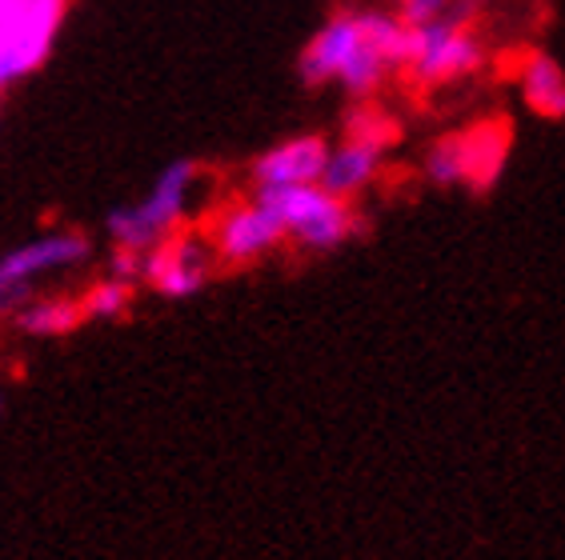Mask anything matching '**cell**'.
Segmentation results:
<instances>
[{
    "instance_id": "6da1fadb",
    "label": "cell",
    "mask_w": 565,
    "mask_h": 560,
    "mask_svg": "<svg viewBox=\"0 0 565 560\" xmlns=\"http://www.w3.org/2000/svg\"><path fill=\"white\" fill-rule=\"evenodd\" d=\"M409 24L397 12L345 9L333 12L301 53V80L341 88L349 97H373L393 73H402Z\"/></svg>"
},
{
    "instance_id": "7a4b0ae2",
    "label": "cell",
    "mask_w": 565,
    "mask_h": 560,
    "mask_svg": "<svg viewBox=\"0 0 565 560\" xmlns=\"http://www.w3.org/2000/svg\"><path fill=\"white\" fill-rule=\"evenodd\" d=\"M196 184H201V169L193 161L164 164L157 181L132 205H120L109 213L105 233H109L113 248L149 252L164 237H173L177 228H185V216L196 201Z\"/></svg>"
},
{
    "instance_id": "3957f363",
    "label": "cell",
    "mask_w": 565,
    "mask_h": 560,
    "mask_svg": "<svg viewBox=\"0 0 565 560\" xmlns=\"http://www.w3.org/2000/svg\"><path fill=\"white\" fill-rule=\"evenodd\" d=\"M257 193V189H253ZM273 205L285 228V245L301 252H333L361 233V216L353 201L329 193L326 184H297V189H273L262 193Z\"/></svg>"
},
{
    "instance_id": "277c9868",
    "label": "cell",
    "mask_w": 565,
    "mask_h": 560,
    "mask_svg": "<svg viewBox=\"0 0 565 560\" xmlns=\"http://www.w3.org/2000/svg\"><path fill=\"white\" fill-rule=\"evenodd\" d=\"M469 12L473 9H457L454 17H441V21L409 29V49H405L402 73L414 85L441 88L481 73V65H486V44L469 29Z\"/></svg>"
},
{
    "instance_id": "5b68a950",
    "label": "cell",
    "mask_w": 565,
    "mask_h": 560,
    "mask_svg": "<svg viewBox=\"0 0 565 560\" xmlns=\"http://www.w3.org/2000/svg\"><path fill=\"white\" fill-rule=\"evenodd\" d=\"M510 161V129L481 120L473 129L437 137L425 149L422 173L437 189H490Z\"/></svg>"
},
{
    "instance_id": "8992f818",
    "label": "cell",
    "mask_w": 565,
    "mask_h": 560,
    "mask_svg": "<svg viewBox=\"0 0 565 560\" xmlns=\"http://www.w3.org/2000/svg\"><path fill=\"white\" fill-rule=\"evenodd\" d=\"M68 0H0V93L49 61Z\"/></svg>"
},
{
    "instance_id": "52a82bcc",
    "label": "cell",
    "mask_w": 565,
    "mask_h": 560,
    "mask_svg": "<svg viewBox=\"0 0 565 560\" xmlns=\"http://www.w3.org/2000/svg\"><path fill=\"white\" fill-rule=\"evenodd\" d=\"M88 252H93V245H88V237L76 233V228L41 233V237L24 240V245H12L9 252H0V321H9V316L33 297L44 277L85 265Z\"/></svg>"
},
{
    "instance_id": "ba28073f",
    "label": "cell",
    "mask_w": 565,
    "mask_h": 560,
    "mask_svg": "<svg viewBox=\"0 0 565 560\" xmlns=\"http://www.w3.org/2000/svg\"><path fill=\"white\" fill-rule=\"evenodd\" d=\"M205 240L213 248L217 265L225 269H249L257 260L273 257L285 245V228L262 193L228 201L213 213L205 228Z\"/></svg>"
},
{
    "instance_id": "9c48e42d",
    "label": "cell",
    "mask_w": 565,
    "mask_h": 560,
    "mask_svg": "<svg viewBox=\"0 0 565 560\" xmlns=\"http://www.w3.org/2000/svg\"><path fill=\"white\" fill-rule=\"evenodd\" d=\"M213 269H217V257H213L205 233L177 228L173 237H164L161 245L145 252L141 284H149L164 301H189L205 289Z\"/></svg>"
},
{
    "instance_id": "30bf717a",
    "label": "cell",
    "mask_w": 565,
    "mask_h": 560,
    "mask_svg": "<svg viewBox=\"0 0 565 560\" xmlns=\"http://www.w3.org/2000/svg\"><path fill=\"white\" fill-rule=\"evenodd\" d=\"M385 152H390V132L381 125H353L341 144H329L321 184L345 201H358L385 169Z\"/></svg>"
},
{
    "instance_id": "8fae6325",
    "label": "cell",
    "mask_w": 565,
    "mask_h": 560,
    "mask_svg": "<svg viewBox=\"0 0 565 560\" xmlns=\"http://www.w3.org/2000/svg\"><path fill=\"white\" fill-rule=\"evenodd\" d=\"M329 161V140L321 132H297L253 157L249 176L257 193H273V189H297V184H321Z\"/></svg>"
},
{
    "instance_id": "7c38bea8",
    "label": "cell",
    "mask_w": 565,
    "mask_h": 560,
    "mask_svg": "<svg viewBox=\"0 0 565 560\" xmlns=\"http://www.w3.org/2000/svg\"><path fill=\"white\" fill-rule=\"evenodd\" d=\"M518 93L525 108L542 120L565 117V68L550 53H525L518 61Z\"/></svg>"
},
{
    "instance_id": "4fadbf2b",
    "label": "cell",
    "mask_w": 565,
    "mask_h": 560,
    "mask_svg": "<svg viewBox=\"0 0 565 560\" xmlns=\"http://www.w3.org/2000/svg\"><path fill=\"white\" fill-rule=\"evenodd\" d=\"M9 321L17 333L33 336V341H56V336H68L85 324V309H81V297H41V292H33Z\"/></svg>"
},
{
    "instance_id": "5bb4252c",
    "label": "cell",
    "mask_w": 565,
    "mask_h": 560,
    "mask_svg": "<svg viewBox=\"0 0 565 560\" xmlns=\"http://www.w3.org/2000/svg\"><path fill=\"white\" fill-rule=\"evenodd\" d=\"M132 297H137V284H132V280H120V277H113V272H105L97 284H88V289L81 292L85 321H120V316H129Z\"/></svg>"
},
{
    "instance_id": "9a60e30c",
    "label": "cell",
    "mask_w": 565,
    "mask_h": 560,
    "mask_svg": "<svg viewBox=\"0 0 565 560\" xmlns=\"http://www.w3.org/2000/svg\"><path fill=\"white\" fill-rule=\"evenodd\" d=\"M457 9H473V4H469V0H393V12H397L409 29L441 21V17H454Z\"/></svg>"
},
{
    "instance_id": "2e32d148",
    "label": "cell",
    "mask_w": 565,
    "mask_h": 560,
    "mask_svg": "<svg viewBox=\"0 0 565 560\" xmlns=\"http://www.w3.org/2000/svg\"><path fill=\"white\" fill-rule=\"evenodd\" d=\"M469 4H473V9H478V4H490V0H469Z\"/></svg>"
},
{
    "instance_id": "e0dca14e",
    "label": "cell",
    "mask_w": 565,
    "mask_h": 560,
    "mask_svg": "<svg viewBox=\"0 0 565 560\" xmlns=\"http://www.w3.org/2000/svg\"><path fill=\"white\" fill-rule=\"evenodd\" d=\"M0 412H4V388H0Z\"/></svg>"
}]
</instances>
